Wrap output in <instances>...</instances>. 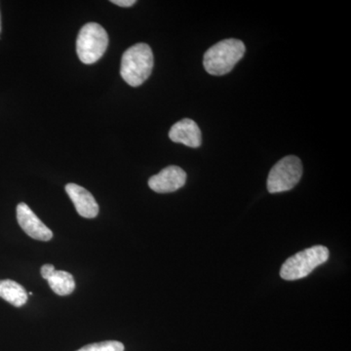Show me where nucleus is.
<instances>
[{
	"mask_svg": "<svg viewBox=\"0 0 351 351\" xmlns=\"http://www.w3.org/2000/svg\"><path fill=\"white\" fill-rule=\"evenodd\" d=\"M246 47L239 39L219 41L205 52L203 66L211 75H225L243 58Z\"/></svg>",
	"mask_w": 351,
	"mask_h": 351,
	"instance_id": "f257e3e1",
	"label": "nucleus"
},
{
	"mask_svg": "<svg viewBox=\"0 0 351 351\" xmlns=\"http://www.w3.org/2000/svg\"><path fill=\"white\" fill-rule=\"evenodd\" d=\"M112 3L120 7H131L136 3L135 0H112Z\"/></svg>",
	"mask_w": 351,
	"mask_h": 351,
	"instance_id": "4468645a",
	"label": "nucleus"
},
{
	"mask_svg": "<svg viewBox=\"0 0 351 351\" xmlns=\"http://www.w3.org/2000/svg\"><path fill=\"white\" fill-rule=\"evenodd\" d=\"M302 176L301 159L295 156L284 157L270 170L267 178V191L270 193L290 191L299 184Z\"/></svg>",
	"mask_w": 351,
	"mask_h": 351,
	"instance_id": "39448f33",
	"label": "nucleus"
},
{
	"mask_svg": "<svg viewBox=\"0 0 351 351\" xmlns=\"http://www.w3.org/2000/svg\"><path fill=\"white\" fill-rule=\"evenodd\" d=\"M77 351H124V346L119 341H107L83 346Z\"/></svg>",
	"mask_w": 351,
	"mask_h": 351,
	"instance_id": "f8f14e48",
	"label": "nucleus"
},
{
	"mask_svg": "<svg viewBox=\"0 0 351 351\" xmlns=\"http://www.w3.org/2000/svg\"><path fill=\"white\" fill-rule=\"evenodd\" d=\"M0 298L17 307L24 306L27 301L24 287L10 279L0 280Z\"/></svg>",
	"mask_w": 351,
	"mask_h": 351,
	"instance_id": "9d476101",
	"label": "nucleus"
},
{
	"mask_svg": "<svg viewBox=\"0 0 351 351\" xmlns=\"http://www.w3.org/2000/svg\"><path fill=\"white\" fill-rule=\"evenodd\" d=\"M55 271H56V269H55L54 265H49V263L44 265L40 270L41 276H43L45 280H47L49 277L52 276Z\"/></svg>",
	"mask_w": 351,
	"mask_h": 351,
	"instance_id": "ddd939ff",
	"label": "nucleus"
},
{
	"mask_svg": "<svg viewBox=\"0 0 351 351\" xmlns=\"http://www.w3.org/2000/svg\"><path fill=\"white\" fill-rule=\"evenodd\" d=\"M154 54L147 44L138 43L124 52L121 60L120 75L132 87H138L152 75Z\"/></svg>",
	"mask_w": 351,
	"mask_h": 351,
	"instance_id": "f03ea898",
	"label": "nucleus"
},
{
	"mask_svg": "<svg viewBox=\"0 0 351 351\" xmlns=\"http://www.w3.org/2000/svg\"><path fill=\"white\" fill-rule=\"evenodd\" d=\"M16 211H17L18 223L29 237L40 241H49L52 239L53 232H51L50 228L44 225L40 219L25 203H20Z\"/></svg>",
	"mask_w": 351,
	"mask_h": 351,
	"instance_id": "0eeeda50",
	"label": "nucleus"
},
{
	"mask_svg": "<svg viewBox=\"0 0 351 351\" xmlns=\"http://www.w3.org/2000/svg\"><path fill=\"white\" fill-rule=\"evenodd\" d=\"M0 32H1V17H0Z\"/></svg>",
	"mask_w": 351,
	"mask_h": 351,
	"instance_id": "2eb2a0df",
	"label": "nucleus"
},
{
	"mask_svg": "<svg viewBox=\"0 0 351 351\" xmlns=\"http://www.w3.org/2000/svg\"><path fill=\"white\" fill-rule=\"evenodd\" d=\"M53 292L59 295H68L75 291V282L73 276L64 270H56L52 276L47 279Z\"/></svg>",
	"mask_w": 351,
	"mask_h": 351,
	"instance_id": "9b49d317",
	"label": "nucleus"
},
{
	"mask_svg": "<svg viewBox=\"0 0 351 351\" xmlns=\"http://www.w3.org/2000/svg\"><path fill=\"white\" fill-rule=\"evenodd\" d=\"M108 45L106 29L97 23L83 25L76 40V52L83 64L96 63L105 54Z\"/></svg>",
	"mask_w": 351,
	"mask_h": 351,
	"instance_id": "20e7f679",
	"label": "nucleus"
},
{
	"mask_svg": "<svg viewBox=\"0 0 351 351\" xmlns=\"http://www.w3.org/2000/svg\"><path fill=\"white\" fill-rule=\"evenodd\" d=\"M186 173L178 166H168L149 180V186L157 193H174L186 184Z\"/></svg>",
	"mask_w": 351,
	"mask_h": 351,
	"instance_id": "423d86ee",
	"label": "nucleus"
},
{
	"mask_svg": "<svg viewBox=\"0 0 351 351\" xmlns=\"http://www.w3.org/2000/svg\"><path fill=\"white\" fill-rule=\"evenodd\" d=\"M171 141L186 147H199L202 143V135L199 127L193 120L186 119L180 120L170 129Z\"/></svg>",
	"mask_w": 351,
	"mask_h": 351,
	"instance_id": "1a4fd4ad",
	"label": "nucleus"
},
{
	"mask_svg": "<svg viewBox=\"0 0 351 351\" xmlns=\"http://www.w3.org/2000/svg\"><path fill=\"white\" fill-rule=\"evenodd\" d=\"M66 191L80 216L86 219H93L98 216L99 205L90 191L76 184H66Z\"/></svg>",
	"mask_w": 351,
	"mask_h": 351,
	"instance_id": "6e6552de",
	"label": "nucleus"
},
{
	"mask_svg": "<svg viewBox=\"0 0 351 351\" xmlns=\"http://www.w3.org/2000/svg\"><path fill=\"white\" fill-rule=\"evenodd\" d=\"M330 253L327 247L322 245L311 247L299 252L283 263L280 276L284 280L294 281L304 278L316 267L326 263Z\"/></svg>",
	"mask_w": 351,
	"mask_h": 351,
	"instance_id": "7ed1b4c3",
	"label": "nucleus"
}]
</instances>
